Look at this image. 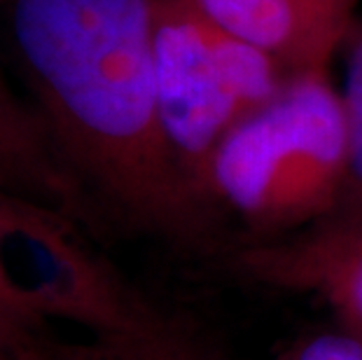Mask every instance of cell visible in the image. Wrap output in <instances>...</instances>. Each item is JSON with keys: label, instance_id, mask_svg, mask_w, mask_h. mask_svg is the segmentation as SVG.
Returning <instances> with one entry per match:
<instances>
[{"label": "cell", "instance_id": "obj_3", "mask_svg": "<svg viewBox=\"0 0 362 360\" xmlns=\"http://www.w3.org/2000/svg\"><path fill=\"white\" fill-rule=\"evenodd\" d=\"M152 57L166 139L182 175L204 202L202 180L213 150L272 101L292 73L220 24L197 0H155Z\"/></svg>", "mask_w": 362, "mask_h": 360}, {"label": "cell", "instance_id": "obj_9", "mask_svg": "<svg viewBox=\"0 0 362 360\" xmlns=\"http://www.w3.org/2000/svg\"><path fill=\"white\" fill-rule=\"evenodd\" d=\"M341 91L346 115V157L344 190L334 216L322 225H337L349 229H362V30L349 40V61H346V80Z\"/></svg>", "mask_w": 362, "mask_h": 360}, {"label": "cell", "instance_id": "obj_10", "mask_svg": "<svg viewBox=\"0 0 362 360\" xmlns=\"http://www.w3.org/2000/svg\"><path fill=\"white\" fill-rule=\"evenodd\" d=\"M272 360H362V335L339 323L302 337Z\"/></svg>", "mask_w": 362, "mask_h": 360}, {"label": "cell", "instance_id": "obj_5", "mask_svg": "<svg viewBox=\"0 0 362 360\" xmlns=\"http://www.w3.org/2000/svg\"><path fill=\"white\" fill-rule=\"evenodd\" d=\"M227 262L257 286L315 297L362 335V229L315 225L274 241H243Z\"/></svg>", "mask_w": 362, "mask_h": 360}, {"label": "cell", "instance_id": "obj_6", "mask_svg": "<svg viewBox=\"0 0 362 360\" xmlns=\"http://www.w3.org/2000/svg\"><path fill=\"white\" fill-rule=\"evenodd\" d=\"M220 24L288 68L329 71L356 33L358 0H197Z\"/></svg>", "mask_w": 362, "mask_h": 360}, {"label": "cell", "instance_id": "obj_11", "mask_svg": "<svg viewBox=\"0 0 362 360\" xmlns=\"http://www.w3.org/2000/svg\"><path fill=\"white\" fill-rule=\"evenodd\" d=\"M49 327H30L0 309V360H33V354Z\"/></svg>", "mask_w": 362, "mask_h": 360}, {"label": "cell", "instance_id": "obj_12", "mask_svg": "<svg viewBox=\"0 0 362 360\" xmlns=\"http://www.w3.org/2000/svg\"><path fill=\"white\" fill-rule=\"evenodd\" d=\"M3 3H5V0H0V5H3Z\"/></svg>", "mask_w": 362, "mask_h": 360}, {"label": "cell", "instance_id": "obj_7", "mask_svg": "<svg viewBox=\"0 0 362 360\" xmlns=\"http://www.w3.org/2000/svg\"><path fill=\"white\" fill-rule=\"evenodd\" d=\"M0 187L42 202L96 227V213L54 150L45 122L0 73Z\"/></svg>", "mask_w": 362, "mask_h": 360}, {"label": "cell", "instance_id": "obj_8", "mask_svg": "<svg viewBox=\"0 0 362 360\" xmlns=\"http://www.w3.org/2000/svg\"><path fill=\"white\" fill-rule=\"evenodd\" d=\"M33 360H227L211 337L189 320L161 313L131 332L89 335L87 342H61L52 332L37 344Z\"/></svg>", "mask_w": 362, "mask_h": 360}, {"label": "cell", "instance_id": "obj_1", "mask_svg": "<svg viewBox=\"0 0 362 360\" xmlns=\"http://www.w3.org/2000/svg\"><path fill=\"white\" fill-rule=\"evenodd\" d=\"M3 5L35 110L96 218L175 246H211L220 220L182 175L161 122L155 0Z\"/></svg>", "mask_w": 362, "mask_h": 360}, {"label": "cell", "instance_id": "obj_2", "mask_svg": "<svg viewBox=\"0 0 362 360\" xmlns=\"http://www.w3.org/2000/svg\"><path fill=\"white\" fill-rule=\"evenodd\" d=\"M346 115L329 71L292 73L206 164L202 197L245 241H274L334 216L346 178Z\"/></svg>", "mask_w": 362, "mask_h": 360}, {"label": "cell", "instance_id": "obj_4", "mask_svg": "<svg viewBox=\"0 0 362 360\" xmlns=\"http://www.w3.org/2000/svg\"><path fill=\"white\" fill-rule=\"evenodd\" d=\"M80 220L0 187V309L30 327L64 320L89 335L161 316L87 239Z\"/></svg>", "mask_w": 362, "mask_h": 360}]
</instances>
